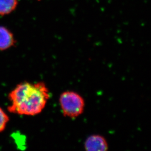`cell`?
<instances>
[{"instance_id":"3957f363","label":"cell","mask_w":151,"mask_h":151,"mask_svg":"<svg viewBox=\"0 0 151 151\" xmlns=\"http://www.w3.org/2000/svg\"><path fill=\"white\" fill-rule=\"evenodd\" d=\"M85 149L88 151H107L108 145L104 137L93 135L88 137L85 142Z\"/></svg>"},{"instance_id":"52a82bcc","label":"cell","mask_w":151,"mask_h":151,"mask_svg":"<svg viewBox=\"0 0 151 151\" xmlns=\"http://www.w3.org/2000/svg\"><path fill=\"white\" fill-rule=\"evenodd\" d=\"M38 1H40V0H38Z\"/></svg>"},{"instance_id":"277c9868","label":"cell","mask_w":151,"mask_h":151,"mask_svg":"<svg viewBox=\"0 0 151 151\" xmlns=\"http://www.w3.org/2000/svg\"><path fill=\"white\" fill-rule=\"evenodd\" d=\"M15 43L13 33L6 27L0 26V50H6Z\"/></svg>"},{"instance_id":"5b68a950","label":"cell","mask_w":151,"mask_h":151,"mask_svg":"<svg viewBox=\"0 0 151 151\" xmlns=\"http://www.w3.org/2000/svg\"><path fill=\"white\" fill-rule=\"evenodd\" d=\"M18 0H0V15L9 14L16 9Z\"/></svg>"},{"instance_id":"6da1fadb","label":"cell","mask_w":151,"mask_h":151,"mask_svg":"<svg viewBox=\"0 0 151 151\" xmlns=\"http://www.w3.org/2000/svg\"><path fill=\"white\" fill-rule=\"evenodd\" d=\"M50 96L48 88L43 82L22 83L9 93L12 104L8 110L20 115L35 116L43 111Z\"/></svg>"},{"instance_id":"8992f818","label":"cell","mask_w":151,"mask_h":151,"mask_svg":"<svg viewBox=\"0 0 151 151\" xmlns=\"http://www.w3.org/2000/svg\"><path fill=\"white\" fill-rule=\"evenodd\" d=\"M9 121V118L7 114L0 108V132L4 130Z\"/></svg>"},{"instance_id":"7a4b0ae2","label":"cell","mask_w":151,"mask_h":151,"mask_svg":"<svg viewBox=\"0 0 151 151\" xmlns=\"http://www.w3.org/2000/svg\"><path fill=\"white\" fill-rule=\"evenodd\" d=\"M62 111L65 116L75 118L83 113L85 107L84 99L74 91L62 93L59 99Z\"/></svg>"}]
</instances>
